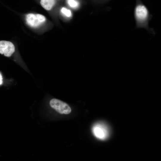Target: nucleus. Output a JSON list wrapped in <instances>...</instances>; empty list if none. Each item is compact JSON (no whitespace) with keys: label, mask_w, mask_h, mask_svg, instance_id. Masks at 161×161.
<instances>
[{"label":"nucleus","mask_w":161,"mask_h":161,"mask_svg":"<svg viewBox=\"0 0 161 161\" xmlns=\"http://www.w3.org/2000/svg\"><path fill=\"white\" fill-rule=\"evenodd\" d=\"M15 50V47L11 42L5 41H0V53L6 57L11 56Z\"/></svg>","instance_id":"nucleus-4"},{"label":"nucleus","mask_w":161,"mask_h":161,"mask_svg":"<svg viewBox=\"0 0 161 161\" xmlns=\"http://www.w3.org/2000/svg\"><path fill=\"white\" fill-rule=\"evenodd\" d=\"M50 106L61 114H68L71 113V109L66 103L59 100L53 98L49 102Z\"/></svg>","instance_id":"nucleus-2"},{"label":"nucleus","mask_w":161,"mask_h":161,"mask_svg":"<svg viewBox=\"0 0 161 161\" xmlns=\"http://www.w3.org/2000/svg\"><path fill=\"white\" fill-rule=\"evenodd\" d=\"M3 83V78L1 73L0 74V85H1Z\"/></svg>","instance_id":"nucleus-9"},{"label":"nucleus","mask_w":161,"mask_h":161,"mask_svg":"<svg viewBox=\"0 0 161 161\" xmlns=\"http://www.w3.org/2000/svg\"><path fill=\"white\" fill-rule=\"evenodd\" d=\"M95 135L98 138L101 139L106 138L108 134L107 128L104 126H99L94 129Z\"/></svg>","instance_id":"nucleus-5"},{"label":"nucleus","mask_w":161,"mask_h":161,"mask_svg":"<svg viewBox=\"0 0 161 161\" xmlns=\"http://www.w3.org/2000/svg\"><path fill=\"white\" fill-rule=\"evenodd\" d=\"M61 12L67 17H70L71 15L70 10L64 7H63L61 9Z\"/></svg>","instance_id":"nucleus-8"},{"label":"nucleus","mask_w":161,"mask_h":161,"mask_svg":"<svg viewBox=\"0 0 161 161\" xmlns=\"http://www.w3.org/2000/svg\"><path fill=\"white\" fill-rule=\"evenodd\" d=\"M55 0H41L40 4L41 6L45 10H50L55 3Z\"/></svg>","instance_id":"nucleus-6"},{"label":"nucleus","mask_w":161,"mask_h":161,"mask_svg":"<svg viewBox=\"0 0 161 161\" xmlns=\"http://www.w3.org/2000/svg\"><path fill=\"white\" fill-rule=\"evenodd\" d=\"M26 20L29 25L32 27H36L44 22L45 18L43 15L40 14L30 13L27 15Z\"/></svg>","instance_id":"nucleus-3"},{"label":"nucleus","mask_w":161,"mask_h":161,"mask_svg":"<svg viewBox=\"0 0 161 161\" xmlns=\"http://www.w3.org/2000/svg\"><path fill=\"white\" fill-rule=\"evenodd\" d=\"M69 6L72 8H76L78 5V2L76 0H67Z\"/></svg>","instance_id":"nucleus-7"},{"label":"nucleus","mask_w":161,"mask_h":161,"mask_svg":"<svg viewBox=\"0 0 161 161\" xmlns=\"http://www.w3.org/2000/svg\"><path fill=\"white\" fill-rule=\"evenodd\" d=\"M134 16L136 29L144 28L150 33L154 34V30L148 26L152 16L144 5L140 3L136 5L134 11Z\"/></svg>","instance_id":"nucleus-1"}]
</instances>
